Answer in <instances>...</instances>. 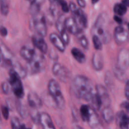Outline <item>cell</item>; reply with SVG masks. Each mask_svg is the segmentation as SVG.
Returning a JSON list of instances; mask_svg holds the SVG:
<instances>
[{"label":"cell","instance_id":"2e32d148","mask_svg":"<svg viewBox=\"0 0 129 129\" xmlns=\"http://www.w3.org/2000/svg\"><path fill=\"white\" fill-rule=\"evenodd\" d=\"M116 120L120 129H129V116L124 112L120 111L117 113Z\"/></svg>","mask_w":129,"mask_h":129},{"label":"cell","instance_id":"4316f807","mask_svg":"<svg viewBox=\"0 0 129 129\" xmlns=\"http://www.w3.org/2000/svg\"><path fill=\"white\" fill-rule=\"evenodd\" d=\"M65 17L64 15H61L59 16V18L57 19L56 21V28L59 32H62L63 30H66L65 28Z\"/></svg>","mask_w":129,"mask_h":129},{"label":"cell","instance_id":"5bb4252c","mask_svg":"<svg viewBox=\"0 0 129 129\" xmlns=\"http://www.w3.org/2000/svg\"><path fill=\"white\" fill-rule=\"evenodd\" d=\"M39 123L41 125L43 129H56L50 116L45 112L40 113Z\"/></svg>","mask_w":129,"mask_h":129},{"label":"cell","instance_id":"83f0119b","mask_svg":"<svg viewBox=\"0 0 129 129\" xmlns=\"http://www.w3.org/2000/svg\"><path fill=\"white\" fill-rule=\"evenodd\" d=\"M0 12L3 16H7L9 13V6L5 0H0Z\"/></svg>","mask_w":129,"mask_h":129},{"label":"cell","instance_id":"d6986e66","mask_svg":"<svg viewBox=\"0 0 129 129\" xmlns=\"http://www.w3.org/2000/svg\"><path fill=\"white\" fill-rule=\"evenodd\" d=\"M92 65L96 71H102L104 66L103 56L100 53H95L93 54L92 58Z\"/></svg>","mask_w":129,"mask_h":129},{"label":"cell","instance_id":"44dd1931","mask_svg":"<svg viewBox=\"0 0 129 129\" xmlns=\"http://www.w3.org/2000/svg\"><path fill=\"white\" fill-rule=\"evenodd\" d=\"M71 54L73 57L79 63L83 64L86 61V57L84 53L78 48H73L71 50Z\"/></svg>","mask_w":129,"mask_h":129},{"label":"cell","instance_id":"9a60e30c","mask_svg":"<svg viewBox=\"0 0 129 129\" xmlns=\"http://www.w3.org/2000/svg\"><path fill=\"white\" fill-rule=\"evenodd\" d=\"M29 107L32 109H39L42 106V101L35 92H30L27 97Z\"/></svg>","mask_w":129,"mask_h":129},{"label":"cell","instance_id":"b9f144b4","mask_svg":"<svg viewBox=\"0 0 129 129\" xmlns=\"http://www.w3.org/2000/svg\"><path fill=\"white\" fill-rule=\"evenodd\" d=\"M3 66H4L3 55L2 50H1V47H0V66L3 67Z\"/></svg>","mask_w":129,"mask_h":129},{"label":"cell","instance_id":"9c48e42d","mask_svg":"<svg viewBox=\"0 0 129 129\" xmlns=\"http://www.w3.org/2000/svg\"><path fill=\"white\" fill-rule=\"evenodd\" d=\"M114 39L118 45H123L129 41V31L122 26H118L114 30Z\"/></svg>","mask_w":129,"mask_h":129},{"label":"cell","instance_id":"3957f363","mask_svg":"<svg viewBox=\"0 0 129 129\" xmlns=\"http://www.w3.org/2000/svg\"><path fill=\"white\" fill-rule=\"evenodd\" d=\"M48 91L57 107L60 109H63L65 106V100L60 85L56 80L50 79L48 83Z\"/></svg>","mask_w":129,"mask_h":129},{"label":"cell","instance_id":"836d02e7","mask_svg":"<svg viewBox=\"0 0 129 129\" xmlns=\"http://www.w3.org/2000/svg\"><path fill=\"white\" fill-rule=\"evenodd\" d=\"M60 37H61L62 40H63V42H64L66 45H68L69 42V36L68 34V31L66 30V29L64 30H63L62 32L60 33Z\"/></svg>","mask_w":129,"mask_h":129},{"label":"cell","instance_id":"8fae6325","mask_svg":"<svg viewBox=\"0 0 129 129\" xmlns=\"http://www.w3.org/2000/svg\"><path fill=\"white\" fill-rule=\"evenodd\" d=\"M96 93L98 94L102 102V107L110 106V97L108 90L102 84H98L95 86Z\"/></svg>","mask_w":129,"mask_h":129},{"label":"cell","instance_id":"d4e9b609","mask_svg":"<svg viewBox=\"0 0 129 129\" xmlns=\"http://www.w3.org/2000/svg\"><path fill=\"white\" fill-rule=\"evenodd\" d=\"M11 125L12 129H31V128L26 127L25 124L21 123L18 118L15 117L11 118Z\"/></svg>","mask_w":129,"mask_h":129},{"label":"cell","instance_id":"c3c4849f","mask_svg":"<svg viewBox=\"0 0 129 129\" xmlns=\"http://www.w3.org/2000/svg\"><path fill=\"white\" fill-rule=\"evenodd\" d=\"M1 115H0V122H1Z\"/></svg>","mask_w":129,"mask_h":129},{"label":"cell","instance_id":"5b68a950","mask_svg":"<svg viewBox=\"0 0 129 129\" xmlns=\"http://www.w3.org/2000/svg\"><path fill=\"white\" fill-rule=\"evenodd\" d=\"M31 25L38 35L43 37L46 36L47 34V27L46 19L43 14L39 13L37 15L33 16Z\"/></svg>","mask_w":129,"mask_h":129},{"label":"cell","instance_id":"8992f818","mask_svg":"<svg viewBox=\"0 0 129 129\" xmlns=\"http://www.w3.org/2000/svg\"><path fill=\"white\" fill-rule=\"evenodd\" d=\"M45 59L43 54H36L32 60L28 62V71L31 74L40 73L45 69Z\"/></svg>","mask_w":129,"mask_h":129},{"label":"cell","instance_id":"52a82bcc","mask_svg":"<svg viewBox=\"0 0 129 129\" xmlns=\"http://www.w3.org/2000/svg\"><path fill=\"white\" fill-rule=\"evenodd\" d=\"M116 67L125 71L129 67V49H122L118 52Z\"/></svg>","mask_w":129,"mask_h":129},{"label":"cell","instance_id":"7c38bea8","mask_svg":"<svg viewBox=\"0 0 129 129\" xmlns=\"http://www.w3.org/2000/svg\"><path fill=\"white\" fill-rule=\"evenodd\" d=\"M64 24H65V28L68 32L74 35H79V34H81L82 30L77 23L74 17H69L65 19Z\"/></svg>","mask_w":129,"mask_h":129},{"label":"cell","instance_id":"277c9868","mask_svg":"<svg viewBox=\"0 0 129 129\" xmlns=\"http://www.w3.org/2000/svg\"><path fill=\"white\" fill-rule=\"evenodd\" d=\"M20 78H21L16 71L13 69H10L8 83L11 86L14 94L18 99L24 96V88Z\"/></svg>","mask_w":129,"mask_h":129},{"label":"cell","instance_id":"484cf974","mask_svg":"<svg viewBox=\"0 0 129 129\" xmlns=\"http://www.w3.org/2000/svg\"><path fill=\"white\" fill-rule=\"evenodd\" d=\"M91 107L88 105H83L80 108V114L82 120L84 122H86L87 120H88V117H89V112H90Z\"/></svg>","mask_w":129,"mask_h":129},{"label":"cell","instance_id":"7dc6e473","mask_svg":"<svg viewBox=\"0 0 129 129\" xmlns=\"http://www.w3.org/2000/svg\"><path fill=\"white\" fill-rule=\"evenodd\" d=\"M127 26H128V31H129V23H128V25H127Z\"/></svg>","mask_w":129,"mask_h":129},{"label":"cell","instance_id":"ba28073f","mask_svg":"<svg viewBox=\"0 0 129 129\" xmlns=\"http://www.w3.org/2000/svg\"><path fill=\"white\" fill-rule=\"evenodd\" d=\"M53 74L62 82H67L69 78V72L59 63H55L52 66Z\"/></svg>","mask_w":129,"mask_h":129},{"label":"cell","instance_id":"7402d4cb","mask_svg":"<svg viewBox=\"0 0 129 129\" xmlns=\"http://www.w3.org/2000/svg\"><path fill=\"white\" fill-rule=\"evenodd\" d=\"M16 108L18 113L23 118H26L28 116V111L25 105L21 103L20 100H17L16 102Z\"/></svg>","mask_w":129,"mask_h":129},{"label":"cell","instance_id":"e0dca14e","mask_svg":"<svg viewBox=\"0 0 129 129\" xmlns=\"http://www.w3.org/2000/svg\"><path fill=\"white\" fill-rule=\"evenodd\" d=\"M49 39L52 44L54 45L57 49L61 52H64L66 50V45L61 37L55 33H52L49 35Z\"/></svg>","mask_w":129,"mask_h":129},{"label":"cell","instance_id":"74e56055","mask_svg":"<svg viewBox=\"0 0 129 129\" xmlns=\"http://www.w3.org/2000/svg\"><path fill=\"white\" fill-rule=\"evenodd\" d=\"M125 95L127 100L129 101V80L127 81L125 86Z\"/></svg>","mask_w":129,"mask_h":129},{"label":"cell","instance_id":"f546056e","mask_svg":"<svg viewBox=\"0 0 129 129\" xmlns=\"http://www.w3.org/2000/svg\"><path fill=\"white\" fill-rule=\"evenodd\" d=\"M92 40H93V45H94V48L98 50H102V47H103V45H102L103 43H102L100 39L97 35H93V39Z\"/></svg>","mask_w":129,"mask_h":129},{"label":"cell","instance_id":"603a6c76","mask_svg":"<svg viewBox=\"0 0 129 129\" xmlns=\"http://www.w3.org/2000/svg\"><path fill=\"white\" fill-rule=\"evenodd\" d=\"M41 5L42 4H40L38 1H35V0H31L30 7H29V11H30V14L32 16H34L40 13Z\"/></svg>","mask_w":129,"mask_h":129},{"label":"cell","instance_id":"e575fe53","mask_svg":"<svg viewBox=\"0 0 129 129\" xmlns=\"http://www.w3.org/2000/svg\"><path fill=\"white\" fill-rule=\"evenodd\" d=\"M1 113L5 120L8 119L9 117V108L6 106H2L1 107Z\"/></svg>","mask_w":129,"mask_h":129},{"label":"cell","instance_id":"cb8c5ba5","mask_svg":"<svg viewBox=\"0 0 129 129\" xmlns=\"http://www.w3.org/2000/svg\"><path fill=\"white\" fill-rule=\"evenodd\" d=\"M127 6L123 5V3H117L115 5L113 8V11L116 15L122 16H123L127 13Z\"/></svg>","mask_w":129,"mask_h":129},{"label":"cell","instance_id":"4dcf8cb0","mask_svg":"<svg viewBox=\"0 0 129 129\" xmlns=\"http://www.w3.org/2000/svg\"><path fill=\"white\" fill-rule=\"evenodd\" d=\"M113 72H114V74L116 76V78H118L119 80L122 81L125 78V75L124 71L119 69L116 66L113 69Z\"/></svg>","mask_w":129,"mask_h":129},{"label":"cell","instance_id":"f6af8a7d","mask_svg":"<svg viewBox=\"0 0 129 129\" xmlns=\"http://www.w3.org/2000/svg\"><path fill=\"white\" fill-rule=\"evenodd\" d=\"M99 1L100 0H91V3H92V4L94 5V4L97 3H98Z\"/></svg>","mask_w":129,"mask_h":129},{"label":"cell","instance_id":"ee69618b","mask_svg":"<svg viewBox=\"0 0 129 129\" xmlns=\"http://www.w3.org/2000/svg\"><path fill=\"white\" fill-rule=\"evenodd\" d=\"M74 129H84L83 128H82L81 126H79V125H75L74 127Z\"/></svg>","mask_w":129,"mask_h":129},{"label":"cell","instance_id":"d6a6232c","mask_svg":"<svg viewBox=\"0 0 129 129\" xmlns=\"http://www.w3.org/2000/svg\"><path fill=\"white\" fill-rule=\"evenodd\" d=\"M11 88L10 83L8 82H3L1 84V90L2 92L5 94H8L10 93Z\"/></svg>","mask_w":129,"mask_h":129},{"label":"cell","instance_id":"ffe728a7","mask_svg":"<svg viewBox=\"0 0 129 129\" xmlns=\"http://www.w3.org/2000/svg\"><path fill=\"white\" fill-rule=\"evenodd\" d=\"M102 117L107 123H111L114 120V113L110 106L103 107L102 112Z\"/></svg>","mask_w":129,"mask_h":129},{"label":"cell","instance_id":"6da1fadb","mask_svg":"<svg viewBox=\"0 0 129 129\" xmlns=\"http://www.w3.org/2000/svg\"><path fill=\"white\" fill-rule=\"evenodd\" d=\"M72 88L78 98L89 102L95 93L94 86L90 79L83 75H78L72 82Z\"/></svg>","mask_w":129,"mask_h":129},{"label":"cell","instance_id":"8d00e7d4","mask_svg":"<svg viewBox=\"0 0 129 129\" xmlns=\"http://www.w3.org/2000/svg\"><path fill=\"white\" fill-rule=\"evenodd\" d=\"M0 35L2 37H3L7 36L8 30L6 29V28L4 26H0Z\"/></svg>","mask_w":129,"mask_h":129},{"label":"cell","instance_id":"d590c367","mask_svg":"<svg viewBox=\"0 0 129 129\" xmlns=\"http://www.w3.org/2000/svg\"><path fill=\"white\" fill-rule=\"evenodd\" d=\"M112 82H113V80H112V75H111L110 73L108 72L105 76V83H107L108 86H111V85H112Z\"/></svg>","mask_w":129,"mask_h":129},{"label":"cell","instance_id":"30bf717a","mask_svg":"<svg viewBox=\"0 0 129 129\" xmlns=\"http://www.w3.org/2000/svg\"><path fill=\"white\" fill-rule=\"evenodd\" d=\"M87 123L92 129H103V125L100 120L95 110L91 107L89 117L86 121Z\"/></svg>","mask_w":129,"mask_h":129},{"label":"cell","instance_id":"60d3db41","mask_svg":"<svg viewBox=\"0 0 129 129\" xmlns=\"http://www.w3.org/2000/svg\"><path fill=\"white\" fill-rule=\"evenodd\" d=\"M113 18H114L115 21L117 23L119 24V25H121V24L123 23V20H122V19L121 18L120 16H118V15H115Z\"/></svg>","mask_w":129,"mask_h":129},{"label":"cell","instance_id":"1f68e13d","mask_svg":"<svg viewBox=\"0 0 129 129\" xmlns=\"http://www.w3.org/2000/svg\"><path fill=\"white\" fill-rule=\"evenodd\" d=\"M58 4L60 6V8H61L62 11L64 13H68L69 11V6L68 3L65 1V0H58L57 1Z\"/></svg>","mask_w":129,"mask_h":129},{"label":"cell","instance_id":"f1b7e54d","mask_svg":"<svg viewBox=\"0 0 129 129\" xmlns=\"http://www.w3.org/2000/svg\"><path fill=\"white\" fill-rule=\"evenodd\" d=\"M78 40H79V44L81 45L82 47L85 50H88L89 48V43H88V40L85 35L79 34Z\"/></svg>","mask_w":129,"mask_h":129},{"label":"cell","instance_id":"4fadbf2b","mask_svg":"<svg viewBox=\"0 0 129 129\" xmlns=\"http://www.w3.org/2000/svg\"><path fill=\"white\" fill-rule=\"evenodd\" d=\"M33 44L36 48H37L43 54H47L48 51V46L46 42L43 39V37L38 35H34L31 38Z\"/></svg>","mask_w":129,"mask_h":129},{"label":"cell","instance_id":"ac0fdd59","mask_svg":"<svg viewBox=\"0 0 129 129\" xmlns=\"http://www.w3.org/2000/svg\"><path fill=\"white\" fill-rule=\"evenodd\" d=\"M20 55L23 59H25L27 62L31 61L33 58L35 57L36 52L35 49H31L26 46H23L20 49Z\"/></svg>","mask_w":129,"mask_h":129},{"label":"cell","instance_id":"7a4b0ae2","mask_svg":"<svg viewBox=\"0 0 129 129\" xmlns=\"http://www.w3.org/2000/svg\"><path fill=\"white\" fill-rule=\"evenodd\" d=\"M108 17L107 14L103 13L98 15L92 28V34L100 39L103 44H108L111 40L110 33L107 28Z\"/></svg>","mask_w":129,"mask_h":129},{"label":"cell","instance_id":"7bdbcfd3","mask_svg":"<svg viewBox=\"0 0 129 129\" xmlns=\"http://www.w3.org/2000/svg\"><path fill=\"white\" fill-rule=\"evenodd\" d=\"M122 3L127 7H129V0H122Z\"/></svg>","mask_w":129,"mask_h":129},{"label":"cell","instance_id":"bcb514c9","mask_svg":"<svg viewBox=\"0 0 129 129\" xmlns=\"http://www.w3.org/2000/svg\"><path fill=\"white\" fill-rule=\"evenodd\" d=\"M58 0H49V1L50 2V3H55V2H57Z\"/></svg>","mask_w":129,"mask_h":129},{"label":"cell","instance_id":"f35d334b","mask_svg":"<svg viewBox=\"0 0 129 129\" xmlns=\"http://www.w3.org/2000/svg\"><path fill=\"white\" fill-rule=\"evenodd\" d=\"M121 107L124 108V109H125L126 111L129 113V101L123 102V103L121 104Z\"/></svg>","mask_w":129,"mask_h":129},{"label":"cell","instance_id":"ab89813d","mask_svg":"<svg viewBox=\"0 0 129 129\" xmlns=\"http://www.w3.org/2000/svg\"><path fill=\"white\" fill-rule=\"evenodd\" d=\"M77 3H78V6L80 8H84L86 7V1L85 0H77Z\"/></svg>","mask_w":129,"mask_h":129}]
</instances>
